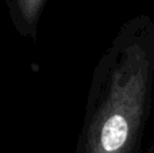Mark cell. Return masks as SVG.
I'll return each mask as SVG.
<instances>
[{"mask_svg": "<svg viewBox=\"0 0 154 153\" xmlns=\"http://www.w3.org/2000/svg\"><path fill=\"white\" fill-rule=\"evenodd\" d=\"M43 2L45 0H16L19 12L26 23L32 24L37 22Z\"/></svg>", "mask_w": 154, "mask_h": 153, "instance_id": "cell-2", "label": "cell"}, {"mask_svg": "<svg viewBox=\"0 0 154 153\" xmlns=\"http://www.w3.org/2000/svg\"><path fill=\"white\" fill-rule=\"evenodd\" d=\"M150 61L139 45L123 50L88 129L85 153H130L143 118Z\"/></svg>", "mask_w": 154, "mask_h": 153, "instance_id": "cell-1", "label": "cell"}]
</instances>
